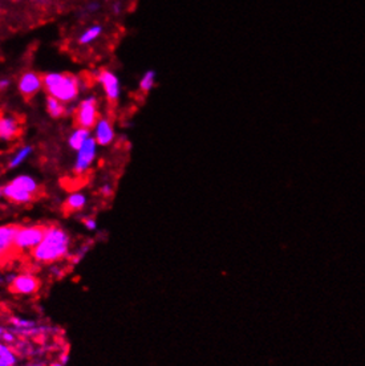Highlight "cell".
<instances>
[{"label": "cell", "mask_w": 365, "mask_h": 366, "mask_svg": "<svg viewBox=\"0 0 365 366\" xmlns=\"http://www.w3.org/2000/svg\"><path fill=\"white\" fill-rule=\"evenodd\" d=\"M94 133H93V138L96 139L99 146H109L112 145L114 138H116V133H114V126L112 121L106 117H99L96 125H94Z\"/></svg>", "instance_id": "obj_9"}, {"label": "cell", "mask_w": 365, "mask_h": 366, "mask_svg": "<svg viewBox=\"0 0 365 366\" xmlns=\"http://www.w3.org/2000/svg\"><path fill=\"white\" fill-rule=\"evenodd\" d=\"M156 83H157V73L153 69L146 70V72L143 73V76L141 77V80H139L138 88L141 92L149 93L150 90L156 86Z\"/></svg>", "instance_id": "obj_19"}, {"label": "cell", "mask_w": 365, "mask_h": 366, "mask_svg": "<svg viewBox=\"0 0 365 366\" xmlns=\"http://www.w3.org/2000/svg\"><path fill=\"white\" fill-rule=\"evenodd\" d=\"M11 85V80L7 77H2L0 79V90H7Z\"/></svg>", "instance_id": "obj_24"}, {"label": "cell", "mask_w": 365, "mask_h": 366, "mask_svg": "<svg viewBox=\"0 0 365 366\" xmlns=\"http://www.w3.org/2000/svg\"><path fill=\"white\" fill-rule=\"evenodd\" d=\"M101 33H103V27L100 24H93V26L88 27L80 33L77 41H79L80 45H89L101 36Z\"/></svg>", "instance_id": "obj_16"}, {"label": "cell", "mask_w": 365, "mask_h": 366, "mask_svg": "<svg viewBox=\"0 0 365 366\" xmlns=\"http://www.w3.org/2000/svg\"><path fill=\"white\" fill-rule=\"evenodd\" d=\"M17 226L4 225L0 226V256L8 254L11 248L15 247V236L17 232Z\"/></svg>", "instance_id": "obj_12"}, {"label": "cell", "mask_w": 365, "mask_h": 366, "mask_svg": "<svg viewBox=\"0 0 365 366\" xmlns=\"http://www.w3.org/2000/svg\"><path fill=\"white\" fill-rule=\"evenodd\" d=\"M84 226H85L86 230H89V231H96V230H97L96 219L86 218L85 221H84Z\"/></svg>", "instance_id": "obj_22"}, {"label": "cell", "mask_w": 365, "mask_h": 366, "mask_svg": "<svg viewBox=\"0 0 365 366\" xmlns=\"http://www.w3.org/2000/svg\"><path fill=\"white\" fill-rule=\"evenodd\" d=\"M43 84L48 96L55 97L66 105L79 97L81 89L80 80L70 73H46L43 76Z\"/></svg>", "instance_id": "obj_2"}, {"label": "cell", "mask_w": 365, "mask_h": 366, "mask_svg": "<svg viewBox=\"0 0 365 366\" xmlns=\"http://www.w3.org/2000/svg\"><path fill=\"white\" fill-rule=\"evenodd\" d=\"M3 333H4V329H3V328H2V327H0V338H2V336H3Z\"/></svg>", "instance_id": "obj_29"}, {"label": "cell", "mask_w": 365, "mask_h": 366, "mask_svg": "<svg viewBox=\"0 0 365 366\" xmlns=\"http://www.w3.org/2000/svg\"><path fill=\"white\" fill-rule=\"evenodd\" d=\"M51 366H65V365H63V363H61V362H55V363H52V365H51Z\"/></svg>", "instance_id": "obj_28"}, {"label": "cell", "mask_w": 365, "mask_h": 366, "mask_svg": "<svg viewBox=\"0 0 365 366\" xmlns=\"http://www.w3.org/2000/svg\"><path fill=\"white\" fill-rule=\"evenodd\" d=\"M45 106H46V112L50 114L52 118H60V117L65 116L68 113H70L72 110L68 108V105L61 101H59L55 97L48 96L45 100Z\"/></svg>", "instance_id": "obj_13"}, {"label": "cell", "mask_w": 365, "mask_h": 366, "mask_svg": "<svg viewBox=\"0 0 365 366\" xmlns=\"http://www.w3.org/2000/svg\"><path fill=\"white\" fill-rule=\"evenodd\" d=\"M2 340H3L4 344H11L15 341V336H13L12 332H6V330H4L3 336H2Z\"/></svg>", "instance_id": "obj_23"}, {"label": "cell", "mask_w": 365, "mask_h": 366, "mask_svg": "<svg viewBox=\"0 0 365 366\" xmlns=\"http://www.w3.org/2000/svg\"><path fill=\"white\" fill-rule=\"evenodd\" d=\"M10 285L13 294L28 296V295H33L39 290L40 281L32 274H20L13 277Z\"/></svg>", "instance_id": "obj_8"}, {"label": "cell", "mask_w": 365, "mask_h": 366, "mask_svg": "<svg viewBox=\"0 0 365 366\" xmlns=\"http://www.w3.org/2000/svg\"><path fill=\"white\" fill-rule=\"evenodd\" d=\"M101 191H103V194L110 195L112 194V187H110L109 185H105L103 188H101Z\"/></svg>", "instance_id": "obj_25"}, {"label": "cell", "mask_w": 365, "mask_h": 366, "mask_svg": "<svg viewBox=\"0 0 365 366\" xmlns=\"http://www.w3.org/2000/svg\"><path fill=\"white\" fill-rule=\"evenodd\" d=\"M97 152H99V145H97L96 139L90 137L76 152V159L73 163L75 173L79 175L85 174L93 165V162L96 161Z\"/></svg>", "instance_id": "obj_5"}, {"label": "cell", "mask_w": 365, "mask_h": 366, "mask_svg": "<svg viewBox=\"0 0 365 366\" xmlns=\"http://www.w3.org/2000/svg\"><path fill=\"white\" fill-rule=\"evenodd\" d=\"M90 137H92V135H90L89 129L80 128L79 126V128L75 129L69 134V137H68V145H69V148L72 149V150L77 152Z\"/></svg>", "instance_id": "obj_14"}, {"label": "cell", "mask_w": 365, "mask_h": 366, "mask_svg": "<svg viewBox=\"0 0 365 366\" xmlns=\"http://www.w3.org/2000/svg\"><path fill=\"white\" fill-rule=\"evenodd\" d=\"M2 194H3V197H6L8 201L13 202V203H16V205H27V203L32 202L33 199V194L16 187V186L11 183V182L10 183H7V185L2 188Z\"/></svg>", "instance_id": "obj_11"}, {"label": "cell", "mask_w": 365, "mask_h": 366, "mask_svg": "<svg viewBox=\"0 0 365 366\" xmlns=\"http://www.w3.org/2000/svg\"><path fill=\"white\" fill-rule=\"evenodd\" d=\"M86 202H88L86 195L83 194V192L76 191L69 194V197L66 198L65 205L66 207L72 210V211H80V210H83V208L85 207Z\"/></svg>", "instance_id": "obj_18"}, {"label": "cell", "mask_w": 365, "mask_h": 366, "mask_svg": "<svg viewBox=\"0 0 365 366\" xmlns=\"http://www.w3.org/2000/svg\"><path fill=\"white\" fill-rule=\"evenodd\" d=\"M11 183H13L16 187L21 188V190H24V191L27 192H31V194L33 195L39 191V183H37V181L28 174L17 175V177H15V178L11 181Z\"/></svg>", "instance_id": "obj_15"}, {"label": "cell", "mask_w": 365, "mask_h": 366, "mask_svg": "<svg viewBox=\"0 0 365 366\" xmlns=\"http://www.w3.org/2000/svg\"><path fill=\"white\" fill-rule=\"evenodd\" d=\"M70 248L69 234L61 227L45 228L41 243L31 251L32 259L40 264H52L68 256Z\"/></svg>", "instance_id": "obj_1"}, {"label": "cell", "mask_w": 365, "mask_h": 366, "mask_svg": "<svg viewBox=\"0 0 365 366\" xmlns=\"http://www.w3.org/2000/svg\"><path fill=\"white\" fill-rule=\"evenodd\" d=\"M21 125L17 117L8 113H0V141L10 142L20 134Z\"/></svg>", "instance_id": "obj_10"}, {"label": "cell", "mask_w": 365, "mask_h": 366, "mask_svg": "<svg viewBox=\"0 0 365 366\" xmlns=\"http://www.w3.org/2000/svg\"><path fill=\"white\" fill-rule=\"evenodd\" d=\"M12 366H15V365H12Z\"/></svg>", "instance_id": "obj_31"}, {"label": "cell", "mask_w": 365, "mask_h": 366, "mask_svg": "<svg viewBox=\"0 0 365 366\" xmlns=\"http://www.w3.org/2000/svg\"><path fill=\"white\" fill-rule=\"evenodd\" d=\"M2 195H3V194H2V188H0V197H2Z\"/></svg>", "instance_id": "obj_30"}, {"label": "cell", "mask_w": 365, "mask_h": 366, "mask_svg": "<svg viewBox=\"0 0 365 366\" xmlns=\"http://www.w3.org/2000/svg\"><path fill=\"white\" fill-rule=\"evenodd\" d=\"M0 366H8V365H7V362H6V361H4V360H2V358H0Z\"/></svg>", "instance_id": "obj_27"}, {"label": "cell", "mask_w": 365, "mask_h": 366, "mask_svg": "<svg viewBox=\"0 0 365 366\" xmlns=\"http://www.w3.org/2000/svg\"><path fill=\"white\" fill-rule=\"evenodd\" d=\"M32 152H33L32 146H30V145L21 146V148L17 149L16 152H15V154H13L12 157H11L8 166H10L11 168L19 167L20 165H23L24 162H26L27 159L30 158L31 154H32Z\"/></svg>", "instance_id": "obj_17"}, {"label": "cell", "mask_w": 365, "mask_h": 366, "mask_svg": "<svg viewBox=\"0 0 365 366\" xmlns=\"http://www.w3.org/2000/svg\"><path fill=\"white\" fill-rule=\"evenodd\" d=\"M44 226L32 225L24 226V227L17 228L16 236H15V247L20 251H27L37 247L44 238L45 234Z\"/></svg>", "instance_id": "obj_3"}, {"label": "cell", "mask_w": 365, "mask_h": 366, "mask_svg": "<svg viewBox=\"0 0 365 366\" xmlns=\"http://www.w3.org/2000/svg\"><path fill=\"white\" fill-rule=\"evenodd\" d=\"M96 81L105 93L106 99L110 103H116L121 96V83L116 73L112 70H101L96 75Z\"/></svg>", "instance_id": "obj_6"}, {"label": "cell", "mask_w": 365, "mask_h": 366, "mask_svg": "<svg viewBox=\"0 0 365 366\" xmlns=\"http://www.w3.org/2000/svg\"><path fill=\"white\" fill-rule=\"evenodd\" d=\"M0 358L4 360L7 362L8 366H12L16 363L17 358H16V354L13 353L12 350L10 348L7 347L4 343H0Z\"/></svg>", "instance_id": "obj_21"}, {"label": "cell", "mask_w": 365, "mask_h": 366, "mask_svg": "<svg viewBox=\"0 0 365 366\" xmlns=\"http://www.w3.org/2000/svg\"><path fill=\"white\" fill-rule=\"evenodd\" d=\"M75 119L80 128L89 129V130L94 128L97 119H99V106H97L96 97L86 96L79 104L76 112H75Z\"/></svg>", "instance_id": "obj_4"}, {"label": "cell", "mask_w": 365, "mask_h": 366, "mask_svg": "<svg viewBox=\"0 0 365 366\" xmlns=\"http://www.w3.org/2000/svg\"><path fill=\"white\" fill-rule=\"evenodd\" d=\"M11 324L13 327L16 328L19 332H28V330H32L33 328L36 327V323L33 320H28V319H20V317H12L11 319Z\"/></svg>", "instance_id": "obj_20"}, {"label": "cell", "mask_w": 365, "mask_h": 366, "mask_svg": "<svg viewBox=\"0 0 365 366\" xmlns=\"http://www.w3.org/2000/svg\"><path fill=\"white\" fill-rule=\"evenodd\" d=\"M17 89L20 94L30 99V97L36 96L41 89H44L43 76H40L37 72L33 70H27L17 80Z\"/></svg>", "instance_id": "obj_7"}, {"label": "cell", "mask_w": 365, "mask_h": 366, "mask_svg": "<svg viewBox=\"0 0 365 366\" xmlns=\"http://www.w3.org/2000/svg\"><path fill=\"white\" fill-rule=\"evenodd\" d=\"M68 360H69V357H68V354L65 353L61 356V358H60V362L63 363V365H66V363H68Z\"/></svg>", "instance_id": "obj_26"}]
</instances>
